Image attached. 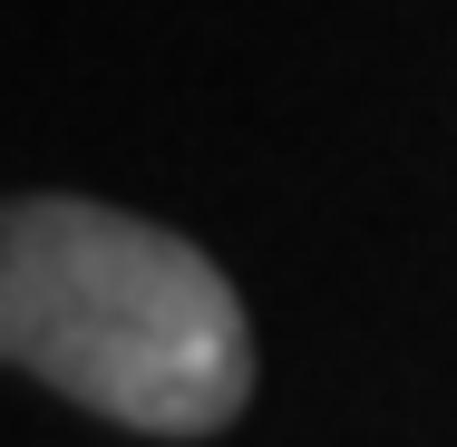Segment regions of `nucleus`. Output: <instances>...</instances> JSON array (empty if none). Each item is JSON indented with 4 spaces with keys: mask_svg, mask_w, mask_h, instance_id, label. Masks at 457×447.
I'll return each instance as SVG.
<instances>
[{
    "mask_svg": "<svg viewBox=\"0 0 457 447\" xmlns=\"http://www.w3.org/2000/svg\"><path fill=\"white\" fill-rule=\"evenodd\" d=\"M0 351L146 438H214L253 399V321L185 234L88 195L0 214Z\"/></svg>",
    "mask_w": 457,
    "mask_h": 447,
    "instance_id": "nucleus-1",
    "label": "nucleus"
}]
</instances>
